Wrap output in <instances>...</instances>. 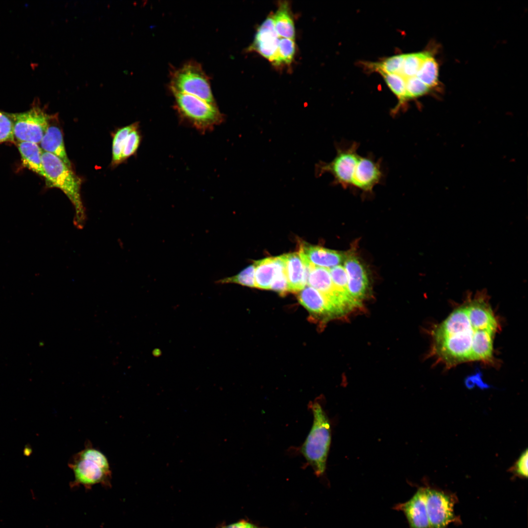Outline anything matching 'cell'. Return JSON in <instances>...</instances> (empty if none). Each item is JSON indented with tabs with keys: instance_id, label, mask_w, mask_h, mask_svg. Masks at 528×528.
I'll use <instances>...</instances> for the list:
<instances>
[{
	"instance_id": "31",
	"label": "cell",
	"mask_w": 528,
	"mask_h": 528,
	"mask_svg": "<svg viewBox=\"0 0 528 528\" xmlns=\"http://www.w3.org/2000/svg\"><path fill=\"white\" fill-rule=\"evenodd\" d=\"M140 142V136L137 128L129 134L123 147L121 161L132 155L137 150Z\"/></svg>"
},
{
	"instance_id": "1",
	"label": "cell",
	"mask_w": 528,
	"mask_h": 528,
	"mask_svg": "<svg viewBox=\"0 0 528 528\" xmlns=\"http://www.w3.org/2000/svg\"><path fill=\"white\" fill-rule=\"evenodd\" d=\"M485 292L469 295L433 331V352L445 365L479 361L492 364L500 329Z\"/></svg>"
},
{
	"instance_id": "18",
	"label": "cell",
	"mask_w": 528,
	"mask_h": 528,
	"mask_svg": "<svg viewBox=\"0 0 528 528\" xmlns=\"http://www.w3.org/2000/svg\"><path fill=\"white\" fill-rule=\"evenodd\" d=\"M40 144L43 151L56 155L71 168V163L65 150L62 132L59 127L49 125Z\"/></svg>"
},
{
	"instance_id": "15",
	"label": "cell",
	"mask_w": 528,
	"mask_h": 528,
	"mask_svg": "<svg viewBox=\"0 0 528 528\" xmlns=\"http://www.w3.org/2000/svg\"><path fill=\"white\" fill-rule=\"evenodd\" d=\"M395 509L403 512L409 528H430L424 487L419 488L408 501L396 505Z\"/></svg>"
},
{
	"instance_id": "17",
	"label": "cell",
	"mask_w": 528,
	"mask_h": 528,
	"mask_svg": "<svg viewBox=\"0 0 528 528\" xmlns=\"http://www.w3.org/2000/svg\"><path fill=\"white\" fill-rule=\"evenodd\" d=\"M254 264L255 287L260 289H270L274 279L285 270L284 255L258 260Z\"/></svg>"
},
{
	"instance_id": "7",
	"label": "cell",
	"mask_w": 528,
	"mask_h": 528,
	"mask_svg": "<svg viewBox=\"0 0 528 528\" xmlns=\"http://www.w3.org/2000/svg\"><path fill=\"white\" fill-rule=\"evenodd\" d=\"M170 87L173 93L192 95L216 106L209 78L197 62H188L174 71Z\"/></svg>"
},
{
	"instance_id": "21",
	"label": "cell",
	"mask_w": 528,
	"mask_h": 528,
	"mask_svg": "<svg viewBox=\"0 0 528 528\" xmlns=\"http://www.w3.org/2000/svg\"><path fill=\"white\" fill-rule=\"evenodd\" d=\"M392 92L398 99L397 105L392 110V114L396 115L407 102L406 94V80L398 74L380 73Z\"/></svg>"
},
{
	"instance_id": "19",
	"label": "cell",
	"mask_w": 528,
	"mask_h": 528,
	"mask_svg": "<svg viewBox=\"0 0 528 528\" xmlns=\"http://www.w3.org/2000/svg\"><path fill=\"white\" fill-rule=\"evenodd\" d=\"M17 147L24 166L46 178L42 155L43 151L38 144L18 141Z\"/></svg>"
},
{
	"instance_id": "24",
	"label": "cell",
	"mask_w": 528,
	"mask_h": 528,
	"mask_svg": "<svg viewBox=\"0 0 528 528\" xmlns=\"http://www.w3.org/2000/svg\"><path fill=\"white\" fill-rule=\"evenodd\" d=\"M439 75L438 63L432 54L424 61L416 76L432 89L438 84Z\"/></svg>"
},
{
	"instance_id": "23",
	"label": "cell",
	"mask_w": 528,
	"mask_h": 528,
	"mask_svg": "<svg viewBox=\"0 0 528 528\" xmlns=\"http://www.w3.org/2000/svg\"><path fill=\"white\" fill-rule=\"evenodd\" d=\"M332 283L347 304L352 309L358 306L352 300L348 290V277L346 270L341 264L329 268Z\"/></svg>"
},
{
	"instance_id": "32",
	"label": "cell",
	"mask_w": 528,
	"mask_h": 528,
	"mask_svg": "<svg viewBox=\"0 0 528 528\" xmlns=\"http://www.w3.org/2000/svg\"><path fill=\"white\" fill-rule=\"evenodd\" d=\"M517 476L526 478L528 474V453L526 449L521 455L518 461L511 469Z\"/></svg>"
},
{
	"instance_id": "4",
	"label": "cell",
	"mask_w": 528,
	"mask_h": 528,
	"mask_svg": "<svg viewBox=\"0 0 528 528\" xmlns=\"http://www.w3.org/2000/svg\"><path fill=\"white\" fill-rule=\"evenodd\" d=\"M313 416L311 428L301 448V452L314 473L323 475L331 443L329 419L322 406L317 402L309 403Z\"/></svg>"
},
{
	"instance_id": "2",
	"label": "cell",
	"mask_w": 528,
	"mask_h": 528,
	"mask_svg": "<svg viewBox=\"0 0 528 528\" xmlns=\"http://www.w3.org/2000/svg\"><path fill=\"white\" fill-rule=\"evenodd\" d=\"M336 154L330 162L320 161L315 166V176L329 173L333 176L332 184L343 188L357 189L365 171L364 156L358 153L359 143L342 141L335 144Z\"/></svg>"
},
{
	"instance_id": "34",
	"label": "cell",
	"mask_w": 528,
	"mask_h": 528,
	"mask_svg": "<svg viewBox=\"0 0 528 528\" xmlns=\"http://www.w3.org/2000/svg\"><path fill=\"white\" fill-rule=\"evenodd\" d=\"M218 528H260L257 525L246 520H240Z\"/></svg>"
},
{
	"instance_id": "6",
	"label": "cell",
	"mask_w": 528,
	"mask_h": 528,
	"mask_svg": "<svg viewBox=\"0 0 528 528\" xmlns=\"http://www.w3.org/2000/svg\"><path fill=\"white\" fill-rule=\"evenodd\" d=\"M173 94L175 107L180 116L200 132L211 131L223 121V114L217 106L211 105L192 95Z\"/></svg>"
},
{
	"instance_id": "10",
	"label": "cell",
	"mask_w": 528,
	"mask_h": 528,
	"mask_svg": "<svg viewBox=\"0 0 528 528\" xmlns=\"http://www.w3.org/2000/svg\"><path fill=\"white\" fill-rule=\"evenodd\" d=\"M308 266L309 271L307 285L322 294L334 307L340 316L351 310V308L334 287L329 268L311 265Z\"/></svg>"
},
{
	"instance_id": "26",
	"label": "cell",
	"mask_w": 528,
	"mask_h": 528,
	"mask_svg": "<svg viewBox=\"0 0 528 528\" xmlns=\"http://www.w3.org/2000/svg\"><path fill=\"white\" fill-rule=\"evenodd\" d=\"M404 58V54L396 55L380 62L369 63L367 66L371 69L379 73L400 74Z\"/></svg>"
},
{
	"instance_id": "5",
	"label": "cell",
	"mask_w": 528,
	"mask_h": 528,
	"mask_svg": "<svg viewBox=\"0 0 528 528\" xmlns=\"http://www.w3.org/2000/svg\"><path fill=\"white\" fill-rule=\"evenodd\" d=\"M42 159L48 184L61 189L66 195L75 209V224L78 228L82 227L86 215L81 197V179L52 154L43 151Z\"/></svg>"
},
{
	"instance_id": "14",
	"label": "cell",
	"mask_w": 528,
	"mask_h": 528,
	"mask_svg": "<svg viewBox=\"0 0 528 528\" xmlns=\"http://www.w3.org/2000/svg\"><path fill=\"white\" fill-rule=\"evenodd\" d=\"M307 265L330 268L344 262L346 253L318 246L302 243L298 252Z\"/></svg>"
},
{
	"instance_id": "29",
	"label": "cell",
	"mask_w": 528,
	"mask_h": 528,
	"mask_svg": "<svg viewBox=\"0 0 528 528\" xmlns=\"http://www.w3.org/2000/svg\"><path fill=\"white\" fill-rule=\"evenodd\" d=\"M406 80V94L407 101L418 98L429 92L431 89L417 76Z\"/></svg>"
},
{
	"instance_id": "11",
	"label": "cell",
	"mask_w": 528,
	"mask_h": 528,
	"mask_svg": "<svg viewBox=\"0 0 528 528\" xmlns=\"http://www.w3.org/2000/svg\"><path fill=\"white\" fill-rule=\"evenodd\" d=\"M297 297L299 302L307 309L314 320L326 321L340 316L324 296L310 286L307 285L299 291Z\"/></svg>"
},
{
	"instance_id": "25",
	"label": "cell",
	"mask_w": 528,
	"mask_h": 528,
	"mask_svg": "<svg viewBox=\"0 0 528 528\" xmlns=\"http://www.w3.org/2000/svg\"><path fill=\"white\" fill-rule=\"evenodd\" d=\"M295 51L294 40L280 38L276 54L271 63L275 66L289 65L293 61Z\"/></svg>"
},
{
	"instance_id": "22",
	"label": "cell",
	"mask_w": 528,
	"mask_h": 528,
	"mask_svg": "<svg viewBox=\"0 0 528 528\" xmlns=\"http://www.w3.org/2000/svg\"><path fill=\"white\" fill-rule=\"evenodd\" d=\"M432 53L424 51L404 54V58L400 73L404 79L416 76L424 61Z\"/></svg>"
},
{
	"instance_id": "12",
	"label": "cell",
	"mask_w": 528,
	"mask_h": 528,
	"mask_svg": "<svg viewBox=\"0 0 528 528\" xmlns=\"http://www.w3.org/2000/svg\"><path fill=\"white\" fill-rule=\"evenodd\" d=\"M343 263L348 277L349 296L359 306L368 287L366 271L358 259L352 253L346 254Z\"/></svg>"
},
{
	"instance_id": "9",
	"label": "cell",
	"mask_w": 528,
	"mask_h": 528,
	"mask_svg": "<svg viewBox=\"0 0 528 528\" xmlns=\"http://www.w3.org/2000/svg\"><path fill=\"white\" fill-rule=\"evenodd\" d=\"M424 490L430 528H446L457 521L453 496L431 488L424 487Z\"/></svg>"
},
{
	"instance_id": "20",
	"label": "cell",
	"mask_w": 528,
	"mask_h": 528,
	"mask_svg": "<svg viewBox=\"0 0 528 528\" xmlns=\"http://www.w3.org/2000/svg\"><path fill=\"white\" fill-rule=\"evenodd\" d=\"M273 20L276 32L280 38L294 40L295 29L294 20L289 2L280 1L278 8L273 14Z\"/></svg>"
},
{
	"instance_id": "30",
	"label": "cell",
	"mask_w": 528,
	"mask_h": 528,
	"mask_svg": "<svg viewBox=\"0 0 528 528\" xmlns=\"http://www.w3.org/2000/svg\"><path fill=\"white\" fill-rule=\"evenodd\" d=\"M13 123L8 113L0 111V143L14 141Z\"/></svg>"
},
{
	"instance_id": "27",
	"label": "cell",
	"mask_w": 528,
	"mask_h": 528,
	"mask_svg": "<svg viewBox=\"0 0 528 528\" xmlns=\"http://www.w3.org/2000/svg\"><path fill=\"white\" fill-rule=\"evenodd\" d=\"M255 265H250L238 274L231 277H225L215 281L216 284H237L251 287H255Z\"/></svg>"
},
{
	"instance_id": "28",
	"label": "cell",
	"mask_w": 528,
	"mask_h": 528,
	"mask_svg": "<svg viewBox=\"0 0 528 528\" xmlns=\"http://www.w3.org/2000/svg\"><path fill=\"white\" fill-rule=\"evenodd\" d=\"M137 124L132 125L123 127L118 130L114 134L112 141V161L114 164L121 162L122 152L127 138L135 128Z\"/></svg>"
},
{
	"instance_id": "33",
	"label": "cell",
	"mask_w": 528,
	"mask_h": 528,
	"mask_svg": "<svg viewBox=\"0 0 528 528\" xmlns=\"http://www.w3.org/2000/svg\"><path fill=\"white\" fill-rule=\"evenodd\" d=\"M270 289L277 291L282 295L289 292L285 270L280 273L274 279Z\"/></svg>"
},
{
	"instance_id": "35",
	"label": "cell",
	"mask_w": 528,
	"mask_h": 528,
	"mask_svg": "<svg viewBox=\"0 0 528 528\" xmlns=\"http://www.w3.org/2000/svg\"><path fill=\"white\" fill-rule=\"evenodd\" d=\"M26 451L27 452H25V453H24V454H25V455H27V456H28V455H29V454H30V452H29V451L31 452V449H30H30H28V448H25V449H24V451Z\"/></svg>"
},
{
	"instance_id": "16",
	"label": "cell",
	"mask_w": 528,
	"mask_h": 528,
	"mask_svg": "<svg viewBox=\"0 0 528 528\" xmlns=\"http://www.w3.org/2000/svg\"><path fill=\"white\" fill-rule=\"evenodd\" d=\"M284 256L289 292H299L307 285L309 267L305 264L298 252Z\"/></svg>"
},
{
	"instance_id": "8",
	"label": "cell",
	"mask_w": 528,
	"mask_h": 528,
	"mask_svg": "<svg viewBox=\"0 0 528 528\" xmlns=\"http://www.w3.org/2000/svg\"><path fill=\"white\" fill-rule=\"evenodd\" d=\"M13 123L14 138L18 141L39 144L49 126L51 116L39 106L20 113H8Z\"/></svg>"
},
{
	"instance_id": "13",
	"label": "cell",
	"mask_w": 528,
	"mask_h": 528,
	"mask_svg": "<svg viewBox=\"0 0 528 528\" xmlns=\"http://www.w3.org/2000/svg\"><path fill=\"white\" fill-rule=\"evenodd\" d=\"M280 38L275 28L273 15L270 14L258 27L248 50L257 52L271 63L276 54Z\"/></svg>"
},
{
	"instance_id": "3",
	"label": "cell",
	"mask_w": 528,
	"mask_h": 528,
	"mask_svg": "<svg viewBox=\"0 0 528 528\" xmlns=\"http://www.w3.org/2000/svg\"><path fill=\"white\" fill-rule=\"evenodd\" d=\"M68 466L74 475V480L69 484L71 488L83 486L86 489H90L93 485L99 484L106 487L111 485L112 472L109 461L89 440L85 442L84 449L71 458Z\"/></svg>"
}]
</instances>
